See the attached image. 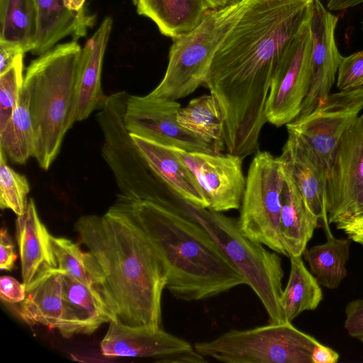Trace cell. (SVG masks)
Returning <instances> with one entry per match:
<instances>
[{
	"label": "cell",
	"mask_w": 363,
	"mask_h": 363,
	"mask_svg": "<svg viewBox=\"0 0 363 363\" xmlns=\"http://www.w3.org/2000/svg\"><path fill=\"white\" fill-rule=\"evenodd\" d=\"M312 0H251L218 49L204 83L224 118L230 154L257 153L274 74L310 20Z\"/></svg>",
	"instance_id": "1"
},
{
	"label": "cell",
	"mask_w": 363,
	"mask_h": 363,
	"mask_svg": "<svg viewBox=\"0 0 363 363\" xmlns=\"http://www.w3.org/2000/svg\"><path fill=\"white\" fill-rule=\"evenodd\" d=\"M74 228L101 269L117 321L162 328L167 271L145 233L113 206L103 216H82Z\"/></svg>",
	"instance_id": "2"
},
{
	"label": "cell",
	"mask_w": 363,
	"mask_h": 363,
	"mask_svg": "<svg viewBox=\"0 0 363 363\" xmlns=\"http://www.w3.org/2000/svg\"><path fill=\"white\" fill-rule=\"evenodd\" d=\"M113 206L147 236L167 271L166 288L177 298L199 301L246 284L197 223L156 203L121 196Z\"/></svg>",
	"instance_id": "3"
},
{
	"label": "cell",
	"mask_w": 363,
	"mask_h": 363,
	"mask_svg": "<svg viewBox=\"0 0 363 363\" xmlns=\"http://www.w3.org/2000/svg\"><path fill=\"white\" fill-rule=\"evenodd\" d=\"M82 48L77 40L58 45L27 67L23 89L28 99L35 147L34 157L48 170L75 123V84Z\"/></svg>",
	"instance_id": "4"
},
{
	"label": "cell",
	"mask_w": 363,
	"mask_h": 363,
	"mask_svg": "<svg viewBox=\"0 0 363 363\" xmlns=\"http://www.w3.org/2000/svg\"><path fill=\"white\" fill-rule=\"evenodd\" d=\"M181 203L180 214L197 223L208 233L259 297L269 323H286L280 306L284 278L281 257L245 236L236 220L184 200Z\"/></svg>",
	"instance_id": "5"
},
{
	"label": "cell",
	"mask_w": 363,
	"mask_h": 363,
	"mask_svg": "<svg viewBox=\"0 0 363 363\" xmlns=\"http://www.w3.org/2000/svg\"><path fill=\"white\" fill-rule=\"evenodd\" d=\"M250 1L210 10L195 28L174 39L164 77L147 95L176 101L204 84L215 54Z\"/></svg>",
	"instance_id": "6"
},
{
	"label": "cell",
	"mask_w": 363,
	"mask_h": 363,
	"mask_svg": "<svg viewBox=\"0 0 363 363\" xmlns=\"http://www.w3.org/2000/svg\"><path fill=\"white\" fill-rule=\"evenodd\" d=\"M129 95L125 91L109 95L96 115L104 137L102 157L114 176L119 196L152 201L169 208L177 194L151 168L125 127Z\"/></svg>",
	"instance_id": "7"
},
{
	"label": "cell",
	"mask_w": 363,
	"mask_h": 363,
	"mask_svg": "<svg viewBox=\"0 0 363 363\" xmlns=\"http://www.w3.org/2000/svg\"><path fill=\"white\" fill-rule=\"evenodd\" d=\"M320 342L291 323L230 330L218 337L196 342L204 358L226 363H313Z\"/></svg>",
	"instance_id": "8"
},
{
	"label": "cell",
	"mask_w": 363,
	"mask_h": 363,
	"mask_svg": "<svg viewBox=\"0 0 363 363\" xmlns=\"http://www.w3.org/2000/svg\"><path fill=\"white\" fill-rule=\"evenodd\" d=\"M284 180L280 157L257 152L249 166L237 223L240 232L252 241L287 256L279 234Z\"/></svg>",
	"instance_id": "9"
},
{
	"label": "cell",
	"mask_w": 363,
	"mask_h": 363,
	"mask_svg": "<svg viewBox=\"0 0 363 363\" xmlns=\"http://www.w3.org/2000/svg\"><path fill=\"white\" fill-rule=\"evenodd\" d=\"M363 108V89L330 94L312 111L286 124L329 170L340 140Z\"/></svg>",
	"instance_id": "10"
},
{
	"label": "cell",
	"mask_w": 363,
	"mask_h": 363,
	"mask_svg": "<svg viewBox=\"0 0 363 363\" xmlns=\"http://www.w3.org/2000/svg\"><path fill=\"white\" fill-rule=\"evenodd\" d=\"M311 48L309 20L291 42L272 80L265 116L277 127L293 121L301 112L311 85Z\"/></svg>",
	"instance_id": "11"
},
{
	"label": "cell",
	"mask_w": 363,
	"mask_h": 363,
	"mask_svg": "<svg viewBox=\"0 0 363 363\" xmlns=\"http://www.w3.org/2000/svg\"><path fill=\"white\" fill-rule=\"evenodd\" d=\"M329 224L363 208V114L345 133L326 179Z\"/></svg>",
	"instance_id": "12"
},
{
	"label": "cell",
	"mask_w": 363,
	"mask_h": 363,
	"mask_svg": "<svg viewBox=\"0 0 363 363\" xmlns=\"http://www.w3.org/2000/svg\"><path fill=\"white\" fill-rule=\"evenodd\" d=\"M172 148L195 177L208 208L223 212L240 208L246 186L242 158L228 152L223 155Z\"/></svg>",
	"instance_id": "13"
},
{
	"label": "cell",
	"mask_w": 363,
	"mask_h": 363,
	"mask_svg": "<svg viewBox=\"0 0 363 363\" xmlns=\"http://www.w3.org/2000/svg\"><path fill=\"white\" fill-rule=\"evenodd\" d=\"M100 347L102 354L108 357H154L157 362L169 363L207 362L189 342L162 328H131L116 320L109 323Z\"/></svg>",
	"instance_id": "14"
},
{
	"label": "cell",
	"mask_w": 363,
	"mask_h": 363,
	"mask_svg": "<svg viewBox=\"0 0 363 363\" xmlns=\"http://www.w3.org/2000/svg\"><path fill=\"white\" fill-rule=\"evenodd\" d=\"M177 101L129 95L124 121L130 134L186 151L216 153L208 144L184 129L177 120Z\"/></svg>",
	"instance_id": "15"
},
{
	"label": "cell",
	"mask_w": 363,
	"mask_h": 363,
	"mask_svg": "<svg viewBox=\"0 0 363 363\" xmlns=\"http://www.w3.org/2000/svg\"><path fill=\"white\" fill-rule=\"evenodd\" d=\"M337 22L338 17L320 0H312L311 85L297 118L309 113L330 94L342 57L335 42Z\"/></svg>",
	"instance_id": "16"
},
{
	"label": "cell",
	"mask_w": 363,
	"mask_h": 363,
	"mask_svg": "<svg viewBox=\"0 0 363 363\" xmlns=\"http://www.w3.org/2000/svg\"><path fill=\"white\" fill-rule=\"evenodd\" d=\"M61 274L63 312L57 330L62 336L89 335L104 323L117 321L115 310L101 291L62 272Z\"/></svg>",
	"instance_id": "17"
},
{
	"label": "cell",
	"mask_w": 363,
	"mask_h": 363,
	"mask_svg": "<svg viewBox=\"0 0 363 363\" xmlns=\"http://www.w3.org/2000/svg\"><path fill=\"white\" fill-rule=\"evenodd\" d=\"M16 240L21 257V276L26 291L57 269L52 236L30 199L26 212L17 216Z\"/></svg>",
	"instance_id": "18"
},
{
	"label": "cell",
	"mask_w": 363,
	"mask_h": 363,
	"mask_svg": "<svg viewBox=\"0 0 363 363\" xmlns=\"http://www.w3.org/2000/svg\"><path fill=\"white\" fill-rule=\"evenodd\" d=\"M289 169L311 211L329 226L325 207L327 172L307 143L288 130L287 140L279 156Z\"/></svg>",
	"instance_id": "19"
},
{
	"label": "cell",
	"mask_w": 363,
	"mask_h": 363,
	"mask_svg": "<svg viewBox=\"0 0 363 363\" xmlns=\"http://www.w3.org/2000/svg\"><path fill=\"white\" fill-rule=\"evenodd\" d=\"M112 25V18H105L82 49L75 84L74 122L82 121L99 110L107 97L102 91L101 78Z\"/></svg>",
	"instance_id": "20"
},
{
	"label": "cell",
	"mask_w": 363,
	"mask_h": 363,
	"mask_svg": "<svg viewBox=\"0 0 363 363\" xmlns=\"http://www.w3.org/2000/svg\"><path fill=\"white\" fill-rule=\"evenodd\" d=\"M130 135L151 168L175 194L194 206L208 208V203L195 177L172 147Z\"/></svg>",
	"instance_id": "21"
},
{
	"label": "cell",
	"mask_w": 363,
	"mask_h": 363,
	"mask_svg": "<svg viewBox=\"0 0 363 363\" xmlns=\"http://www.w3.org/2000/svg\"><path fill=\"white\" fill-rule=\"evenodd\" d=\"M38 13V33L33 55H42L53 48L61 39L71 36L72 40L86 35L95 23V16L86 7L80 11L67 9L63 0H35Z\"/></svg>",
	"instance_id": "22"
},
{
	"label": "cell",
	"mask_w": 363,
	"mask_h": 363,
	"mask_svg": "<svg viewBox=\"0 0 363 363\" xmlns=\"http://www.w3.org/2000/svg\"><path fill=\"white\" fill-rule=\"evenodd\" d=\"M284 166L285 180L281 196L279 234L287 257H298L306 249L319 219L311 211L292 174L284 164Z\"/></svg>",
	"instance_id": "23"
},
{
	"label": "cell",
	"mask_w": 363,
	"mask_h": 363,
	"mask_svg": "<svg viewBox=\"0 0 363 363\" xmlns=\"http://www.w3.org/2000/svg\"><path fill=\"white\" fill-rule=\"evenodd\" d=\"M138 14L151 19L160 33L176 39L195 28L211 9L204 0H132Z\"/></svg>",
	"instance_id": "24"
},
{
	"label": "cell",
	"mask_w": 363,
	"mask_h": 363,
	"mask_svg": "<svg viewBox=\"0 0 363 363\" xmlns=\"http://www.w3.org/2000/svg\"><path fill=\"white\" fill-rule=\"evenodd\" d=\"M63 312L61 272H50L30 289L20 303L18 313L30 325H43L57 329Z\"/></svg>",
	"instance_id": "25"
},
{
	"label": "cell",
	"mask_w": 363,
	"mask_h": 363,
	"mask_svg": "<svg viewBox=\"0 0 363 363\" xmlns=\"http://www.w3.org/2000/svg\"><path fill=\"white\" fill-rule=\"evenodd\" d=\"M326 242L306 249L302 255L318 284L329 289H337L347 277V262L352 240L337 238L329 226L325 227Z\"/></svg>",
	"instance_id": "26"
},
{
	"label": "cell",
	"mask_w": 363,
	"mask_h": 363,
	"mask_svg": "<svg viewBox=\"0 0 363 363\" xmlns=\"http://www.w3.org/2000/svg\"><path fill=\"white\" fill-rule=\"evenodd\" d=\"M177 120L186 131L210 145L216 153L225 147L224 118L211 94L191 100L177 112Z\"/></svg>",
	"instance_id": "27"
},
{
	"label": "cell",
	"mask_w": 363,
	"mask_h": 363,
	"mask_svg": "<svg viewBox=\"0 0 363 363\" xmlns=\"http://www.w3.org/2000/svg\"><path fill=\"white\" fill-rule=\"evenodd\" d=\"M0 43L20 48L23 52L35 47L38 13L35 0H0Z\"/></svg>",
	"instance_id": "28"
},
{
	"label": "cell",
	"mask_w": 363,
	"mask_h": 363,
	"mask_svg": "<svg viewBox=\"0 0 363 363\" xmlns=\"http://www.w3.org/2000/svg\"><path fill=\"white\" fill-rule=\"evenodd\" d=\"M289 258L290 274L280 297V306L286 321L291 323L302 312L315 309L323 298V293L301 256Z\"/></svg>",
	"instance_id": "29"
},
{
	"label": "cell",
	"mask_w": 363,
	"mask_h": 363,
	"mask_svg": "<svg viewBox=\"0 0 363 363\" xmlns=\"http://www.w3.org/2000/svg\"><path fill=\"white\" fill-rule=\"evenodd\" d=\"M52 244L57 269L101 291L113 308L103 273L94 255L89 251L82 252L77 243L66 238L52 236Z\"/></svg>",
	"instance_id": "30"
},
{
	"label": "cell",
	"mask_w": 363,
	"mask_h": 363,
	"mask_svg": "<svg viewBox=\"0 0 363 363\" xmlns=\"http://www.w3.org/2000/svg\"><path fill=\"white\" fill-rule=\"evenodd\" d=\"M35 138L30 116L28 99L23 89L18 104L10 120L0 130V148L18 164L34 157Z\"/></svg>",
	"instance_id": "31"
},
{
	"label": "cell",
	"mask_w": 363,
	"mask_h": 363,
	"mask_svg": "<svg viewBox=\"0 0 363 363\" xmlns=\"http://www.w3.org/2000/svg\"><path fill=\"white\" fill-rule=\"evenodd\" d=\"M30 185L27 178L11 168L6 155L0 148V207L10 209L17 216L23 215L28 206Z\"/></svg>",
	"instance_id": "32"
},
{
	"label": "cell",
	"mask_w": 363,
	"mask_h": 363,
	"mask_svg": "<svg viewBox=\"0 0 363 363\" xmlns=\"http://www.w3.org/2000/svg\"><path fill=\"white\" fill-rule=\"evenodd\" d=\"M23 55H18L11 67L0 74V130L10 120L21 97L24 80Z\"/></svg>",
	"instance_id": "33"
},
{
	"label": "cell",
	"mask_w": 363,
	"mask_h": 363,
	"mask_svg": "<svg viewBox=\"0 0 363 363\" xmlns=\"http://www.w3.org/2000/svg\"><path fill=\"white\" fill-rule=\"evenodd\" d=\"M336 85L339 91L363 89V50L342 57Z\"/></svg>",
	"instance_id": "34"
},
{
	"label": "cell",
	"mask_w": 363,
	"mask_h": 363,
	"mask_svg": "<svg viewBox=\"0 0 363 363\" xmlns=\"http://www.w3.org/2000/svg\"><path fill=\"white\" fill-rule=\"evenodd\" d=\"M345 328L349 335L363 342V299L350 301L345 307Z\"/></svg>",
	"instance_id": "35"
},
{
	"label": "cell",
	"mask_w": 363,
	"mask_h": 363,
	"mask_svg": "<svg viewBox=\"0 0 363 363\" xmlns=\"http://www.w3.org/2000/svg\"><path fill=\"white\" fill-rule=\"evenodd\" d=\"M352 241L363 245V208L335 223Z\"/></svg>",
	"instance_id": "36"
},
{
	"label": "cell",
	"mask_w": 363,
	"mask_h": 363,
	"mask_svg": "<svg viewBox=\"0 0 363 363\" xmlns=\"http://www.w3.org/2000/svg\"><path fill=\"white\" fill-rule=\"evenodd\" d=\"M26 289L23 283L10 276L0 278L1 298L10 303H21L26 298Z\"/></svg>",
	"instance_id": "37"
},
{
	"label": "cell",
	"mask_w": 363,
	"mask_h": 363,
	"mask_svg": "<svg viewBox=\"0 0 363 363\" xmlns=\"http://www.w3.org/2000/svg\"><path fill=\"white\" fill-rule=\"evenodd\" d=\"M0 268L11 271L14 267L17 255L14 252L13 244L6 228H2L0 233Z\"/></svg>",
	"instance_id": "38"
},
{
	"label": "cell",
	"mask_w": 363,
	"mask_h": 363,
	"mask_svg": "<svg viewBox=\"0 0 363 363\" xmlns=\"http://www.w3.org/2000/svg\"><path fill=\"white\" fill-rule=\"evenodd\" d=\"M20 54H24V52L18 46L0 43V74L11 67Z\"/></svg>",
	"instance_id": "39"
},
{
	"label": "cell",
	"mask_w": 363,
	"mask_h": 363,
	"mask_svg": "<svg viewBox=\"0 0 363 363\" xmlns=\"http://www.w3.org/2000/svg\"><path fill=\"white\" fill-rule=\"evenodd\" d=\"M340 355L329 347L320 343L313 354V363H335Z\"/></svg>",
	"instance_id": "40"
},
{
	"label": "cell",
	"mask_w": 363,
	"mask_h": 363,
	"mask_svg": "<svg viewBox=\"0 0 363 363\" xmlns=\"http://www.w3.org/2000/svg\"><path fill=\"white\" fill-rule=\"evenodd\" d=\"M326 8L331 11H341L363 4V0H325Z\"/></svg>",
	"instance_id": "41"
},
{
	"label": "cell",
	"mask_w": 363,
	"mask_h": 363,
	"mask_svg": "<svg viewBox=\"0 0 363 363\" xmlns=\"http://www.w3.org/2000/svg\"><path fill=\"white\" fill-rule=\"evenodd\" d=\"M86 0H63L65 6L70 11H80L85 8Z\"/></svg>",
	"instance_id": "42"
},
{
	"label": "cell",
	"mask_w": 363,
	"mask_h": 363,
	"mask_svg": "<svg viewBox=\"0 0 363 363\" xmlns=\"http://www.w3.org/2000/svg\"><path fill=\"white\" fill-rule=\"evenodd\" d=\"M210 6L211 9H216L224 7L235 0H204Z\"/></svg>",
	"instance_id": "43"
},
{
	"label": "cell",
	"mask_w": 363,
	"mask_h": 363,
	"mask_svg": "<svg viewBox=\"0 0 363 363\" xmlns=\"http://www.w3.org/2000/svg\"><path fill=\"white\" fill-rule=\"evenodd\" d=\"M362 30H363V21H362Z\"/></svg>",
	"instance_id": "44"
}]
</instances>
